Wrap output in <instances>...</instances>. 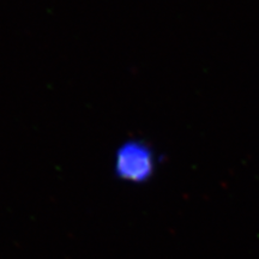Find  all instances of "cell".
Returning a JSON list of instances; mask_svg holds the SVG:
<instances>
[{"mask_svg": "<svg viewBox=\"0 0 259 259\" xmlns=\"http://www.w3.org/2000/svg\"><path fill=\"white\" fill-rule=\"evenodd\" d=\"M115 173L132 183L145 181L154 173L156 160L149 145L143 142H126L115 154Z\"/></svg>", "mask_w": 259, "mask_h": 259, "instance_id": "obj_1", "label": "cell"}]
</instances>
